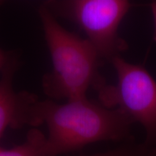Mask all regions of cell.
Here are the masks:
<instances>
[{"mask_svg":"<svg viewBox=\"0 0 156 156\" xmlns=\"http://www.w3.org/2000/svg\"><path fill=\"white\" fill-rule=\"evenodd\" d=\"M134 122L119 108H108L87 97L61 104L39 101L31 112L30 126L46 124L48 145L54 156L103 141H126Z\"/></svg>","mask_w":156,"mask_h":156,"instance_id":"1","label":"cell"},{"mask_svg":"<svg viewBox=\"0 0 156 156\" xmlns=\"http://www.w3.org/2000/svg\"><path fill=\"white\" fill-rule=\"evenodd\" d=\"M39 15L53 65L43 78L45 93L73 100L87 97L90 87L98 90L106 84L98 72L101 58L88 40L64 28L45 5Z\"/></svg>","mask_w":156,"mask_h":156,"instance_id":"2","label":"cell"},{"mask_svg":"<svg viewBox=\"0 0 156 156\" xmlns=\"http://www.w3.org/2000/svg\"><path fill=\"white\" fill-rule=\"evenodd\" d=\"M53 15L77 24L101 58L112 62L127 49L119 27L132 6L126 0H67L45 4Z\"/></svg>","mask_w":156,"mask_h":156,"instance_id":"3","label":"cell"},{"mask_svg":"<svg viewBox=\"0 0 156 156\" xmlns=\"http://www.w3.org/2000/svg\"><path fill=\"white\" fill-rule=\"evenodd\" d=\"M117 75L116 85L106 83L97 90L99 102L108 108H119L145 131V142L156 146V81L141 65L122 56L112 60Z\"/></svg>","mask_w":156,"mask_h":156,"instance_id":"4","label":"cell"},{"mask_svg":"<svg viewBox=\"0 0 156 156\" xmlns=\"http://www.w3.org/2000/svg\"><path fill=\"white\" fill-rule=\"evenodd\" d=\"M16 62L9 60L2 70L0 79V140L7 127L30 126V114L36 95L26 91L17 93L13 88Z\"/></svg>","mask_w":156,"mask_h":156,"instance_id":"5","label":"cell"},{"mask_svg":"<svg viewBox=\"0 0 156 156\" xmlns=\"http://www.w3.org/2000/svg\"><path fill=\"white\" fill-rule=\"evenodd\" d=\"M0 156H54L48 145L47 138L40 130L30 129L26 140L11 149L0 147Z\"/></svg>","mask_w":156,"mask_h":156,"instance_id":"6","label":"cell"},{"mask_svg":"<svg viewBox=\"0 0 156 156\" xmlns=\"http://www.w3.org/2000/svg\"><path fill=\"white\" fill-rule=\"evenodd\" d=\"M82 156H156V146L145 142L137 143L130 138L111 151Z\"/></svg>","mask_w":156,"mask_h":156,"instance_id":"7","label":"cell"},{"mask_svg":"<svg viewBox=\"0 0 156 156\" xmlns=\"http://www.w3.org/2000/svg\"><path fill=\"white\" fill-rule=\"evenodd\" d=\"M150 7H151L152 14L153 17L154 21V34H153V39L156 42V1H153L150 4Z\"/></svg>","mask_w":156,"mask_h":156,"instance_id":"8","label":"cell"},{"mask_svg":"<svg viewBox=\"0 0 156 156\" xmlns=\"http://www.w3.org/2000/svg\"><path fill=\"white\" fill-rule=\"evenodd\" d=\"M8 62V59H7V56L6 55L5 52L0 48V70H2L5 65Z\"/></svg>","mask_w":156,"mask_h":156,"instance_id":"9","label":"cell"}]
</instances>
